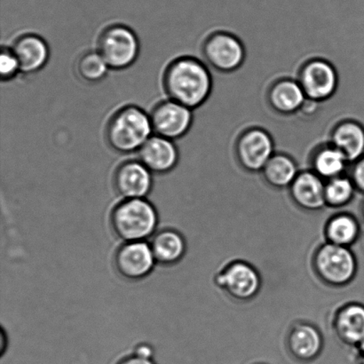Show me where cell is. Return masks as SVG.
Masks as SVG:
<instances>
[{"mask_svg": "<svg viewBox=\"0 0 364 364\" xmlns=\"http://www.w3.org/2000/svg\"><path fill=\"white\" fill-rule=\"evenodd\" d=\"M163 85L169 99L194 109L209 98L213 80L205 64L186 56L173 60L166 67Z\"/></svg>", "mask_w": 364, "mask_h": 364, "instance_id": "cell-1", "label": "cell"}, {"mask_svg": "<svg viewBox=\"0 0 364 364\" xmlns=\"http://www.w3.org/2000/svg\"><path fill=\"white\" fill-rule=\"evenodd\" d=\"M151 116L137 106L117 110L106 127V140L110 148L122 154L140 151L152 136Z\"/></svg>", "mask_w": 364, "mask_h": 364, "instance_id": "cell-2", "label": "cell"}, {"mask_svg": "<svg viewBox=\"0 0 364 364\" xmlns=\"http://www.w3.org/2000/svg\"><path fill=\"white\" fill-rule=\"evenodd\" d=\"M112 223L114 232L124 241H142L154 233L158 214L144 198L126 199L114 209Z\"/></svg>", "mask_w": 364, "mask_h": 364, "instance_id": "cell-3", "label": "cell"}, {"mask_svg": "<svg viewBox=\"0 0 364 364\" xmlns=\"http://www.w3.org/2000/svg\"><path fill=\"white\" fill-rule=\"evenodd\" d=\"M314 272L324 284L343 287L355 279L358 264L350 247L324 242L312 259Z\"/></svg>", "mask_w": 364, "mask_h": 364, "instance_id": "cell-4", "label": "cell"}, {"mask_svg": "<svg viewBox=\"0 0 364 364\" xmlns=\"http://www.w3.org/2000/svg\"><path fill=\"white\" fill-rule=\"evenodd\" d=\"M97 51L110 70H124L136 62L140 53V41L129 27L113 24L100 35Z\"/></svg>", "mask_w": 364, "mask_h": 364, "instance_id": "cell-5", "label": "cell"}, {"mask_svg": "<svg viewBox=\"0 0 364 364\" xmlns=\"http://www.w3.org/2000/svg\"><path fill=\"white\" fill-rule=\"evenodd\" d=\"M214 283L231 299L246 302L259 294L262 277L251 264L244 260H235L216 274Z\"/></svg>", "mask_w": 364, "mask_h": 364, "instance_id": "cell-6", "label": "cell"}, {"mask_svg": "<svg viewBox=\"0 0 364 364\" xmlns=\"http://www.w3.org/2000/svg\"><path fill=\"white\" fill-rule=\"evenodd\" d=\"M153 133L169 140L183 137L192 126V109L173 100L160 102L151 110Z\"/></svg>", "mask_w": 364, "mask_h": 364, "instance_id": "cell-7", "label": "cell"}, {"mask_svg": "<svg viewBox=\"0 0 364 364\" xmlns=\"http://www.w3.org/2000/svg\"><path fill=\"white\" fill-rule=\"evenodd\" d=\"M235 154L242 168L250 173L262 172L274 155V141L265 130L251 128L238 138Z\"/></svg>", "mask_w": 364, "mask_h": 364, "instance_id": "cell-8", "label": "cell"}, {"mask_svg": "<svg viewBox=\"0 0 364 364\" xmlns=\"http://www.w3.org/2000/svg\"><path fill=\"white\" fill-rule=\"evenodd\" d=\"M207 62L221 73H232L244 63V46L235 36L225 32L210 36L203 49Z\"/></svg>", "mask_w": 364, "mask_h": 364, "instance_id": "cell-9", "label": "cell"}, {"mask_svg": "<svg viewBox=\"0 0 364 364\" xmlns=\"http://www.w3.org/2000/svg\"><path fill=\"white\" fill-rule=\"evenodd\" d=\"M338 82L336 70L324 60H310L299 74V83L306 98L316 102L331 98L337 90Z\"/></svg>", "mask_w": 364, "mask_h": 364, "instance_id": "cell-10", "label": "cell"}, {"mask_svg": "<svg viewBox=\"0 0 364 364\" xmlns=\"http://www.w3.org/2000/svg\"><path fill=\"white\" fill-rule=\"evenodd\" d=\"M155 262L151 246L144 241L127 242L115 256L117 270L128 280H139L147 277Z\"/></svg>", "mask_w": 364, "mask_h": 364, "instance_id": "cell-11", "label": "cell"}, {"mask_svg": "<svg viewBox=\"0 0 364 364\" xmlns=\"http://www.w3.org/2000/svg\"><path fill=\"white\" fill-rule=\"evenodd\" d=\"M323 337L318 328L311 323H296L287 338L288 352L301 363H311L318 358L323 349Z\"/></svg>", "mask_w": 364, "mask_h": 364, "instance_id": "cell-12", "label": "cell"}, {"mask_svg": "<svg viewBox=\"0 0 364 364\" xmlns=\"http://www.w3.org/2000/svg\"><path fill=\"white\" fill-rule=\"evenodd\" d=\"M151 172L141 161H127L117 167L114 185L126 199L144 198L152 188Z\"/></svg>", "mask_w": 364, "mask_h": 364, "instance_id": "cell-13", "label": "cell"}, {"mask_svg": "<svg viewBox=\"0 0 364 364\" xmlns=\"http://www.w3.org/2000/svg\"><path fill=\"white\" fill-rule=\"evenodd\" d=\"M292 201L299 208L317 212L326 207V181L314 171H303L290 186Z\"/></svg>", "mask_w": 364, "mask_h": 364, "instance_id": "cell-14", "label": "cell"}, {"mask_svg": "<svg viewBox=\"0 0 364 364\" xmlns=\"http://www.w3.org/2000/svg\"><path fill=\"white\" fill-rule=\"evenodd\" d=\"M139 159L151 173L171 172L179 162V151L169 139L154 135L139 151Z\"/></svg>", "mask_w": 364, "mask_h": 364, "instance_id": "cell-15", "label": "cell"}, {"mask_svg": "<svg viewBox=\"0 0 364 364\" xmlns=\"http://www.w3.org/2000/svg\"><path fill=\"white\" fill-rule=\"evenodd\" d=\"M11 49L19 63L21 73H37L46 65L49 60L48 43L38 35L28 33L20 36L14 42Z\"/></svg>", "mask_w": 364, "mask_h": 364, "instance_id": "cell-16", "label": "cell"}, {"mask_svg": "<svg viewBox=\"0 0 364 364\" xmlns=\"http://www.w3.org/2000/svg\"><path fill=\"white\" fill-rule=\"evenodd\" d=\"M333 329L342 343L355 348L364 338V305L350 302L334 314Z\"/></svg>", "mask_w": 364, "mask_h": 364, "instance_id": "cell-17", "label": "cell"}, {"mask_svg": "<svg viewBox=\"0 0 364 364\" xmlns=\"http://www.w3.org/2000/svg\"><path fill=\"white\" fill-rule=\"evenodd\" d=\"M331 144L340 151L352 165L364 156V126L355 120H346L333 128Z\"/></svg>", "mask_w": 364, "mask_h": 364, "instance_id": "cell-18", "label": "cell"}, {"mask_svg": "<svg viewBox=\"0 0 364 364\" xmlns=\"http://www.w3.org/2000/svg\"><path fill=\"white\" fill-rule=\"evenodd\" d=\"M306 96L299 82L284 80L271 87L269 100L271 107L278 113L290 115L301 109Z\"/></svg>", "mask_w": 364, "mask_h": 364, "instance_id": "cell-19", "label": "cell"}, {"mask_svg": "<svg viewBox=\"0 0 364 364\" xmlns=\"http://www.w3.org/2000/svg\"><path fill=\"white\" fill-rule=\"evenodd\" d=\"M361 235V226L358 219L351 213L334 214L326 221L324 237L331 244L350 247Z\"/></svg>", "mask_w": 364, "mask_h": 364, "instance_id": "cell-20", "label": "cell"}, {"mask_svg": "<svg viewBox=\"0 0 364 364\" xmlns=\"http://www.w3.org/2000/svg\"><path fill=\"white\" fill-rule=\"evenodd\" d=\"M151 249L156 262L163 265H173L183 258L186 242L177 231L163 230L153 239Z\"/></svg>", "mask_w": 364, "mask_h": 364, "instance_id": "cell-21", "label": "cell"}, {"mask_svg": "<svg viewBox=\"0 0 364 364\" xmlns=\"http://www.w3.org/2000/svg\"><path fill=\"white\" fill-rule=\"evenodd\" d=\"M264 180L274 188H290L299 174L298 166L287 155H273L262 171Z\"/></svg>", "mask_w": 364, "mask_h": 364, "instance_id": "cell-22", "label": "cell"}, {"mask_svg": "<svg viewBox=\"0 0 364 364\" xmlns=\"http://www.w3.org/2000/svg\"><path fill=\"white\" fill-rule=\"evenodd\" d=\"M348 161L345 156L333 145L316 151L312 159V171L324 181L344 176Z\"/></svg>", "mask_w": 364, "mask_h": 364, "instance_id": "cell-23", "label": "cell"}, {"mask_svg": "<svg viewBox=\"0 0 364 364\" xmlns=\"http://www.w3.org/2000/svg\"><path fill=\"white\" fill-rule=\"evenodd\" d=\"M356 191L350 177L345 176L326 181V202L330 208H341L354 198Z\"/></svg>", "mask_w": 364, "mask_h": 364, "instance_id": "cell-24", "label": "cell"}, {"mask_svg": "<svg viewBox=\"0 0 364 364\" xmlns=\"http://www.w3.org/2000/svg\"><path fill=\"white\" fill-rule=\"evenodd\" d=\"M109 68L98 51L85 53L77 60V73L82 80L97 83L105 80Z\"/></svg>", "mask_w": 364, "mask_h": 364, "instance_id": "cell-25", "label": "cell"}, {"mask_svg": "<svg viewBox=\"0 0 364 364\" xmlns=\"http://www.w3.org/2000/svg\"><path fill=\"white\" fill-rule=\"evenodd\" d=\"M21 73L19 63L14 55L12 49L2 48L0 55V76L3 81H9Z\"/></svg>", "mask_w": 364, "mask_h": 364, "instance_id": "cell-26", "label": "cell"}, {"mask_svg": "<svg viewBox=\"0 0 364 364\" xmlns=\"http://www.w3.org/2000/svg\"><path fill=\"white\" fill-rule=\"evenodd\" d=\"M351 180L354 182L356 191L364 194V156L352 164Z\"/></svg>", "mask_w": 364, "mask_h": 364, "instance_id": "cell-27", "label": "cell"}, {"mask_svg": "<svg viewBox=\"0 0 364 364\" xmlns=\"http://www.w3.org/2000/svg\"><path fill=\"white\" fill-rule=\"evenodd\" d=\"M135 355L146 359H151L153 356V348L151 346L141 344L135 349Z\"/></svg>", "mask_w": 364, "mask_h": 364, "instance_id": "cell-28", "label": "cell"}, {"mask_svg": "<svg viewBox=\"0 0 364 364\" xmlns=\"http://www.w3.org/2000/svg\"><path fill=\"white\" fill-rule=\"evenodd\" d=\"M117 364H155L151 359L140 358V356L133 355L130 358H124Z\"/></svg>", "mask_w": 364, "mask_h": 364, "instance_id": "cell-29", "label": "cell"}, {"mask_svg": "<svg viewBox=\"0 0 364 364\" xmlns=\"http://www.w3.org/2000/svg\"><path fill=\"white\" fill-rule=\"evenodd\" d=\"M355 352L356 355H358L360 362L364 361V338L361 341L359 342L358 345L355 346Z\"/></svg>", "mask_w": 364, "mask_h": 364, "instance_id": "cell-30", "label": "cell"}, {"mask_svg": "<svg viewBox=\"0 0 364 364\" xmlns=\"http://www.w3.org/2000/svg\"><path fill=\"white\" fill-rule=\"evenodd\" d=\"M6 338L5 336V333H4V331H1V345H0V352H1V355L4 354V351H5L6 346Z\"/></svg>", "mask_w": 364, "mask_h": 364, "instance_id": "cell-31", "label": "cell"}, {"mask_svg": "<svg viewBox=\"0 0 364 364\" xmlns=\"http://www.w3.org/2000/svg\"><path fill=\"white\" fill-rule=\"evenodd\" d=\"M361 210H362V216H363V220H364V200H363V202L362 203Z\"/></svg>", "mask_w": 364, "mask_h": 364, "instance_id": "cell-32", "label": "cell"}, {"mask_svg": "<svg viewBox=\"0 0 364 364\" xmlns=\"http://www.w3.org/2000/svg\"><path fill=\"white\" fill-rule=\"evenodd\" d=\"M360 364H364V361L363 362H360Z\"/></svg>", "mask_w": 364, "mask_h": 364, "instance_id": "cell-33", "label": "cell"}, {"mask_svg": "<svg viewBox=\"0 0 364 364\" xmlns=\"http://www.w3.org/2000/svg\"><path fill=\"white\" fill-rule=\"evenodd\" d=\"M363 244H364V242H363Z\"/></svg>", "mask_w": 364, "mask_h": 364, "instance_id": "cell-34", "label": "cell"}, {"mask_svg": "<svg viewBox=\"0 0 364 364\" xmlns=\"http://www.w3.org/2000/svg\"><path fill=\"white\" fill-rule=\"evenodd\" d=\"M260 364H262V363H260Z\"/></svg>", "mask_w": 364, "mask_h": 364, "instance_id": "cell-35", "label": "cell"}]
</instances>
